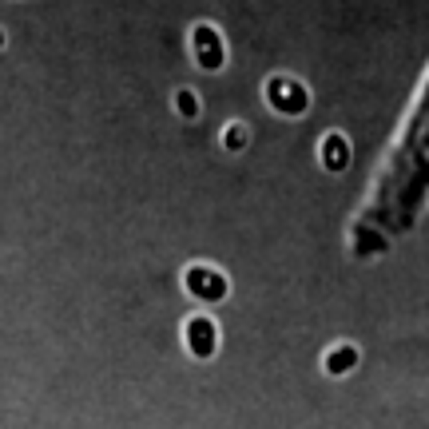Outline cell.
Here are the masks:
<instances>
[{"label": "cell", "instance_id": "6da1fadb", "mask_svg": "<svg viewBox=\"0 0 429 429\" xmlns=\"http://www.w3.org/2000/svg\"><path fill=\"white\" fill-rule=\"evenodd\" d=\"M429 195V76L409 104L406 123L398 128L386 160L374 171L358 219L350 223V247L358 259L386 255L418 223Z\"/></svg>", "mask_w": 429, "mask_h": 429}, {"label": "cell", "instance_id": "7a4b0ae2", "mask_svg": "<svg viewBox=\"0 0 429 429\" xmlns=\"http://www.w3.org/2000/svg\"><path fill=\"white\" fill-rule=\"evenodd\" d=\"M187 44L191 52H195V60H199V68L207 72H219L223 64H227V40H223V32L215 28L211 21H195L187 32Z\"/></svg>", "mask_w": 429, "mask_h": 429}, {"label": "cell", "instance_id": "3957f363", "mask_svg": "<svg viewBox=\"0 0 429 429\" xmlns=\"http://www.w3.org/2000/svg\"><path fill=\"white\" fill-rule=\"evenodd\" d=\"M267 104L282 116H302L310 104V91L302 88L299 80H290V76H270L267 84Z\"/></svg>", "mask_w": 429, "mask_h": 429}, {"label": "cell", "instance_id": "277c9868", "mask_svg": "<svg viewBox=\"0 0 429 429\" xmlns=\"http://www.w3.org/2000/svg\"><path fill=\"white\" fill-rule=\"evenodd\" d=\"M183 282H187V290L199 302H219V299H227V279H223L215 267H191Z\"/></svg>", "mask_w": 429, "mask_h": 429}, {"label": "cell", "instance_id": "5b68a950", "mask_svg": "<svg viewBox=\"0 0 429 429\" xmlns=\"http://www.w3.org/2000/svg\"><path fill=\"white\" fill-rule=\"evenodd\" d=\"M183 334H187V350L195 358H211V354H215V322H211L207 314H195V318L183 326Z\"/></svg>", "mask_w": 429, "mask_h": 429}, {"label": "cell", "instance_id": "8992f818", "mask_svg": "<svg viewBox=\"0 0 429 429\" xmlns=\"http://www.w3.org/2000/svg\"><path fill=\"white\" fill-rule=\"evenodd\" d=\"M354 366H358V350H354V346H334L326 354V369H330V374H350Z\"/></svg>", "mask_w": 429, "mask_h": 429}, {"label": "cell", "instance_id": "52a82bcc", "mask_svg": "<svg viewBox=\"0 0 429 429\" xmlns=\"http://www.w3.org/2000/svg\"><path fill=\"white\" fill-rule=\"evenodd\" d=\"M326 167L330 171H342V167H346V140H342L338 131H334V135H326Z\"/></svg>", "mask_w": 429, "mask_h": 429}, {"label": "cell", "instance_id": "ba28073f", "mask_svg": "<svg viewBox=\"0 0 429 429\" xmlns=\"http://www.w3.org/2000/svg\"><path fill=\"white\" fill-rule=\"evenodd\" d=\"M223 147L243 151V147H247V128H243V123H230V128L223 131Z\"/></svg>", "mask_w": 429, "mask_h": 429}, {"label": "cell", "instance_id": "9c48e42d", "mask_svg": "<svg viewBox=\"0 0 429 429\" xmlns=\"http://www.w3.org/2000/svg\"><path fill=\"white\" fill-rule=\"evenodd\" d=\"M175 108H179L187 120H195V116H199V100H195V91H175Z\"/></svg>", "mask_w": 429, "mask_h": 429}, {"label": "cell", "instance_id": "30bf717a", "mask_svg": "<svg viewBox=\"0 0 429 429\" xmlns=\"http://www.w3.org/2000/svg\"><path fill=\"white\" fill-rule=\"evenodd\" d=\"M0 48H4V32H0Z\"/></svg>", "mask_w": 429, "mask_h": 429}]
</instances>
